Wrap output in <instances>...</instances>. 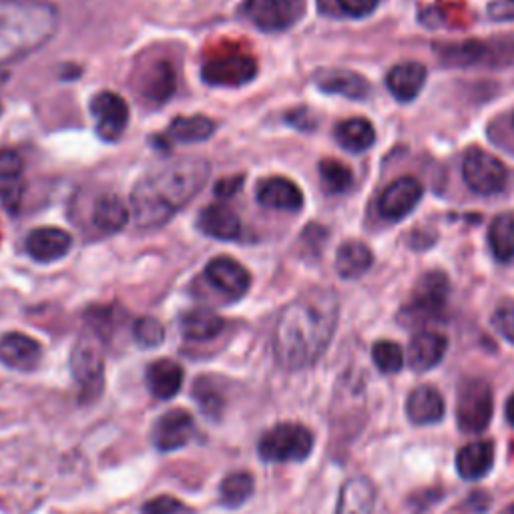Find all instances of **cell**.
I'll list each match as a JSON object with an SVG mask.
<instances>
[{
    "label": "cell",
    "mask_w": 514,
    "mask_h": 514,
    "mask_svg": "<svg viewBox=\"0 0 514 514\" xmlns=\"http://www.w3.org/2000/svg\"><path fill=\"white\" fill-rule=\"evenodd\" d=\"M340 316L338 296L312 288L290 302L274 330V352L286 370H306L328 350Z\"/></svg>",
    "instance_id": "obj_1"
},
{
    "label": "cell",
    "mask_w": 514,
    "mask_h": 514,
    "mask_svg": "<svg viewBox=\"0 0 514 514\" xmlns=\"http://www.w3.org/2000/svg\"><path fill=\"white\" fill-rule=\"evenodd\" d=\"M211 165L199 157H183L147 173L131 193V211L139 229H157L171 221L207 183Z\"/></svg>",
    "instance_id": "obj_2"
},
{
    "label": "cell",
    "mask_w": 514,
    "mask_h": 514,
    "mask_svg": "<svg viewBox=\"0 0 514 514\" xmlns=\"http://www.w3.org/2000/svg\"><path fill=\"white\" fill-rule=\"evenodd\" d=\"M59 29V11L45 0H0V67L45 47Z\"/></svg>",
    "instance_id": "obj_3"
},
{
    "label": "cell",
    "mask_w": 514,
    "mask_h": 514,
    "mask_svg": "<svg viewBox=\"0 0 514 514\" xmlns=\"http://www.w3.org/2000/svg\"><path fill=\"white\" fill-rule=\"evenodd\" d=\"M314 434L304 424L284 422L268 430L257 450L266 462H302L314 450Z\"/></svg>",
    "instance_id": "obj_4"
},
{
    "label": "cell",
    "mask_w": 514,
    "mask_h": 514,
    "mask_svg": "<svg viewBox=\"0 0 514 514\" xmlns=\"http://www.w3.org/2000/svg\"><path fill=\"white\" fill-rule=\"evenodd\" d=\"M494 414L492 388L480 378H466L456 392V424L464 434H482Z\"/></svg>",
    "instance_id": "obj_5"
},
{
    "label": "cell",
    "mask_w": 514,
    "mask_h": 514,
    "mask_svg": "<svg viewBox=\"0 0 514 514\" xmlns=\"http://www.w3.org/2000/svg\"><path fill=\"white\" fill-rule=\"evenodd\" d=\"M73 378L83 404L97 402L105 390V358L95 336L79 338L71 354Z\"/></svg>",
    "instance_id": "obj_6"
},
{
    "label": "cell",
    "mask_w": 514,
    "mask_h": 514,
    "mask_svg": "<svg viewBox=\"0 0 514 514\" xmlns=\"http://www.w3.org/2000/svg\"><path fill=\"white\" fill-rule=\"evenodd\" d=\"M308 11V0H245L241 15L264 33H282L298 25Z\"/></svg>",
    "instance_id": "obj_7"
},
{
    "label": "cell",
    "mask_w": 514,
    "mask_h": 514,
    "mask_svg": "<svg viewBox=\"0 0 514 514\" xmlns=\"http://www.w3.org/2000/svg\"><path fill=\"white\" fill-rule=\"evenodd\" d=\"M450 294L448 278L442 272H428L424 274L410 296V302L402 310L404 324H424L426 320H432L440 316L446 308Z\"/></svg>",
    "instance_id": "obj_8"
},
{
    "label": "cell",
    "mask_w": 514,
    "mask_h": 514,
    "mask_svg": "<svg viewBox=\"0 0 514 514\" xmlns=\"http://www.w3.org/2000/svg\"><path fill=\"white\" fill-rule=\"evenodd\" d=\"M462 177L478 195H496L506 187L508 171L494 155L486 151H470L462 161Z\"/></svg>",
    "instance_id": "obj_9"
},
{
    "label": "cell",
    "mask_w": 514,
    "mask_h": 514,
    "mask_svg": "<svg viewBox=\"0 0 514 514\" xmlns=\"http://www.w3.org/2000/svg\"><path fill=\"white\" fill-rule=\"evenodd\" d=\"M257 75V63L245 55H227L207 61L201 77L211 87H243Z\"/></svg>",
    "instance_id": "obj_10"
},
{
    "label": "cell",
    "mask_w": 514,
    "mask_h": 514,
    "mask_svg": "<svg viewBox=\"0 0 514 514\" xmlns=\"http://www.w3.org/2000/svg\"><path fill=\"white\" fill-rule=\"evenodd\" d=\"M197 434L195 420L187 410L165 412L151 428V442L161 452H173L189 444Z\"/></svg>",
    "instance_id": "obj_11"
},
{
    "label": "cell",
    "mask_w": 514,
    "mask_h": 514,
    "mask_svg": "<svg viewBox=\"0 0 514 514\" xmlns=\"http://www.w3.org/2000/svg\"><path fill=\"white\" fill-rule=\"evenodd\" d=\"M91 115L101 139L117 141L129 125V107L127 103L109 91H103L91 101Z\"/></svg>",
    "instance_id": "obj_12"
},
{
    "label": "cell",
    "mask_w": 514,
    "mask_h": 514,
    "mask_svg": "<svg viewBox=\"0 0 514 514\" xmlns=\"http://www.w3.org/2000/svg\"><path fill=\"white\" fill-rule=\"evenodd\" d=\"M207 282L229 300H239L251 286L249 272L231 257H215L205 268Z\"/></svg>",
    "instance_id": "obj_13"
},
{
    "label": "cell",
    "mask_w": 514,
    "mask_h": 514,
    "mask_svg": "<svg viewBox=\"0 0 514 514\" xmlns=\"http://www.w3.org/2000/svg\"><path fill=\"white\" fill-rule=\"evenodd\" d=\"M422 183L414 177H402L394 181L380 197L378 209L384 219L400 221L416 209L422 199Z\"/></svg>",
    "instance_id": "obj_14"
},
{
    "label": "cell",
    "mask_w": 514,
    "mask_h": 514,
    "mask_svg": "<svg viewBox=\"0 0 514 514\" xmlns=\"http://www.w3.org/2000/svg\"><path fill=\"white\" fill-rule=\"evenodd\" d=\"M25 247L35 262L53 264L71 251L73 237L59 227H39L29 233Z\"/></svg>",
    "instance_id": "obj_15"
},
{
    "label": "cell",
    "mask_w": 514,
    "mask_h": 514,
    "mask_svg": "<svg viewBox=\"0 0 514 514\" xmlns=\"http://www.w3.org/2000/svg\"><path fill=\"white\" fill-rule=\"evenodd\" d=\"M43 348L41 344L19 332H11L0 338V362L5 366L19 370V372H31L41 362Z\"/></svg>",
    "instance_id": "obj_16"
},
{
    "label": "cell",
    "mask_w": 514,
    "mask_h": 514,
    "mask_svg": "<svg viewBox=\"0 0 514 514\" xmlns=\"http://www.w3.org/2000/svg\"><path fill=\"white\" fill-rule=\"evenodd\" d=\"M177 89V77H175V69L167 59H157L153 61L139 83V91L143 95V99L155 107H161L163 103H167Z\"/></svg>",
    "instance_id": "obj_17"
},
{
    "label": "cell",
    "mask_w": 514,
    "mask_h": 514,
    "mask_svg": "<svg viewBox=\"0 0 514 514\" xmlns=\"http://www.w3.org/2000/svg\"><path fill=\"white\" fill-rule=\"evenodd\" d=\"M257 201L268 209L296 213L304 207V193L300 187L286 177H270L260 183L255 191Z\"/></svg>",
    "instance_id": "obj_18"
},
{
    "label": "cell",
    "mask_w": 514,
    "mask_h": 514,
    "mask_svg": "<svg viewBox=\"0 0 514 514\" xmlns=\"http://www.w3.org/2000/svg\"><path fill=\"white\" fill-rule=\"evenodd\" d=\"M446 404L434 386H418L406 400V416L416 426H430L442 422Z\"/></svg>",
    "instance_id": "obj_19"
},
{
    "label": "cell",
    "mask_w": 514,
    "mask_h": 514,
    "mask_svg": "<svg viewBox=\"0 0 514 514\" xmlns=\"http://www.w3.org/2000/svg\"><path fill=\"white\" fill-rule=\"evenodd\" d=\"M448 340L436 332H420L410 340L408 346V364L414 372L434 370L446 356Z\"/></svg>",
    "instance_id": "obj_20"
},
{
    "label": "cell",
    "mask_w": 514,
    "mask_h": 514,
    "mask_svg": "<svg viewBox=\"0 0 514 514\" xmlns=\"http://www.w3.org/2000/svg\"><path fill=\"white\" fill-rule=\"evenodd\" d=\"M23 191V159L13 151H0V201L7 211H19Z\"/></svg>",
    "instance_id": "obj_21"
},
{
    "label": "cell",
    "mask_w": 514,
    "mask_h": 514,
    "mask_svg": "<svg viewBox=\"0 0 514 514\" xmlns=\"http://www.w3.org/2000/svg\"><path fill=\"white\" fill-rule=\"evenodd\" d=\"M494 466V444L490 440H476L462 446L456 454V470L460 478L472 482L484 478Z\"/></svg>",
    "instance_id": "obj_22"
},
{
    "label": "cell",
    "mask_w": 514,
    "mask_h": 514,
    "mask_svg": "<svg viewBox=\"0 0 514 514\" xmlns=\"http://www.w3.org/2000/svg\"><path fill=\"white\" fill-rule=\"evenodd\" d=\"M197 227L207 237L219 239V241H231L241 235V221L235 215L233 209H229L223 203L207 205L197 219Z\"/></svg>",
    "instance_id": "obj_23"
},
{
    "label": "cell",
    "mask_w": 514,
    "mask_h": 514,
    "mask_svg": "<svg viewBox=\"0 0 514 514\" xmlns=\"http://www.w3.org/2000/svg\"><path fill=\"white\" fill-rule=\"evenodd\" d=\"M376 486L366 476L350 478L338 496L336 514H374Z\"/></svg>",
    "instance_id": "obj_24"
},
{
    "label": "cell",
    "mask_w": 514,
    "mask_h": 514,
    "mask_svg": "<svg viewBox=\"0 0 514 514\" xmlns=\"http://www.w3.org/2000/svg\"><path fill=\"white\" fill-rule=\"evenodd\" d=\"M424 83H426V67L414 61L396 65L386 77V85L390 93L400 103L414 101L420 95Z\"/></svg>",
    "instance_id": "obj_25"
},
{
    "label": "cell",
    "mask_w": 514,
    "mask_h": 514,
    "mask_svg": "<svg viewBox=\"0 0 514 514\" xmlns=\"http://www.w3.org/2000/svg\"><path fill=\"white\" fill-rule=\"evenodd\" d=\"M316 87L330 95H340L346 99H366L370 95V83L352 71H322L314 79Z\"/></svg>",
    "instance_id": "obj_26"
},
{
    "label": "cell",
    "mask_w": 514,
    "mask_h": 514,
    "mask_svg": "<svg viewBox=\"0 0 514 514\" xmlns=\"http://www.w3.org/2000/svg\"><path fill=\"white\" fill-rule=\"evenodd\" d=\"M149 392L159 400H171L183 384V368L173 360H155L145 372Z\"/></svg>",
    "instance_id": "obj_27"
},
{
    "label": "cell",
    "mask_w": 514,
    "mask_h": 514,
    "mask_svg": "<svg viewBox=\"0 0 514 514\" xmlns=\"http://www.w3.org/2000/svg\"><path fill=\"white\" fill-rule=\"evenodd\" d=\"M374 264V255L370 247L362 241H346L340 245L336 255V270L344 280L362 278Z\"/></svg>",
    "instance_id": "obj_28"
},
{
    "label": "cell",
    "mask_w": 514,
    "mask_h": 514,
    "mask_svg": "<svg viewBox=\"0 0 514 514\" xmlns=\"http://www.w3.org/2000/svg\"><path fill=\"white\" fill-rule=\"evenodd\" d=\"M129 207L115 193L101 195L93 205V223L103 233H117L129 223Z\"/></svg>",
    "instance_id": "obj_29"
},
{
    "label": "cell",
    "mask_w": 514,
    "mask_h": 514,
    "mask_svg": "<svg viewBox=\"0 0 514 514\" xmlns=\"http://www.w3.org/2000/svg\"><path fill=\"white\" fill-rule=\"evenodd\" d=\"M179 328L187 340L205 342V340L217 338L223 332L225 322L215 312L201 308V310H191V312L183 314Z\"/></svg>",
    "instance_id": "obj_30"
},
{
    "label": "cell",
    "mask_w": 514,
    "mask_h": 514,
    "mask_svg": "<svg viewBox=\"0 0 514 514\" xmlns=\"http://www.w3.org/2000/svg\"><path fill=\"white\" fill-rule=\"evenodd\" d=\"M336 141L342 149L358 155L374 145L376 131L366 119H348L336 127Z\"/></svg>",
    "instance_id": "obj_31"
},
{
    "label": "cell",
    "mask_w": 514,
    "mask_h": 514,
    "mask_svg": "<svg viewBox=\"0 0 514 514\" xmlns=\"http://www.w3.org/2000/svg\"><path fill=\"white\" fill-rule=\"evenodd\" d=\"M488 243L500 264L514 260V215L502 213L494 217L488 229Z\"/></svg>",
    "instance_id": "obj_32"
},
{
    "label": "cell",
    "mask_w": 514,
    "mask_h": 514,
    "mask_svg": "<svg viewBox=\"0 0 514 514\" xmlns=\"http://www.w3.org/2000/svg\"><path fill=\"white\" fill-rule=\"evenodd\" d=\"M215 131V123L209 117H177L169 127V137L177 143H201Z\"/></svg>",
    "instance_id": "obj_33"
},
{
    "label": "cell",
    "mask_w": 514,
    "mask_h": 514,
    "mask_svg": "<svg viewBox=\"0 0 514 514\" xmlns=\"http://www.w3.org/2000/svg\"><path fill=\"white\" fill-rule=\"evenodd\" d=\"M253 494V476L249 472H231L219 486V500L227 508L241 506Z\"/></svg>",
    "instance_id": "obj_34"
},
{
    "label": "cell",
    "mask_w": 514,
    "mask_h": 514,
    "mask_svg": "<svg viewBox=\"0 0 514 514\" xmlns=\"http://www.w3.org/2000/svg\"><path fill=\"white\" fill-rule=\"evenodd\" d=\"M193 398L197 400L201 412L209 420H217L223 414L225 408V396L215 380L211 378H199L193 386Z\"/></svg>",
    "instance_id": "obj_35"
},
{
    "label": "cell",
    "mask_w": 514,
    "mask_h": 514,
    "mask_svg": "<svg viewBox=\"0 0 514 514\" xmlns=\"http://www.w3.org/2000/svg\"><path fill=\"white\" fill-rule=\"evenodd\" d=\"M440 59L446 65H454V67H464V65H474L484 61L486 57V45L478 43V41H468V43H460V45H446V47H438L436 49Z\"/></svg>",
    "instance_id": "obj_36"
},
{
    "label": "cell",
    "mask_w": 514,
    "mask_h": 514,
    "mask_svg": "<svg viewBox=\"0 0 514 514\" xmlns=\"http://www.w3.org/2000/svg\"><path fill=\"white\" fill-rule=\"evenodd\" d=\"M320 177H322L324 189L332 195H340V193L348 191L354 181L352 171L344 163L334 161V159H326L320 163Z\"/></svg>",
    "instance_id": "obj_37"
},
{
    "label": "cell",
    "mask_w": 514,
    "mask_h": 514,
    "mask_svg": "<svg viewBox=\"0 0 514 514\" xmlns=\"http://www.w3.org/2000/svg\"><path fill=\"white\" fill-rule=\"evenodd\" d=\"M372 358L382 374H398L404 366V352L396 342H376L372 348Z\"/></svg>",
    "instance_id": "obj_38"
},
{
    "label": "cell",
    "mask_w": 514,
    "mask_h": 514,
    "mask_svg": "<svg viewBox=\"0 0 514 514\" xmlns=\"http://www.w3.org/2000/svg\"><path fill=\"white\" fill-rule=\"evenodd\" d=\"M133 334L137 344L143 348H157L165 340L163 324L155 318H139L133 326Z\"/></svg>",
    "instance_id": "obj_39"
},
{
    "label": "cell",
    "mask_w": 514,
    "mask_h": 514,
    "mask_svg": "<svg viewBox=\"0 0 514 514\" xmlns=\"http://www.w3.org/2000/svg\"><path fill=\"white\" fill-rule=\"evenodd\" d=\"M492 326L508 344H514V300L504 302L496 308L492 316Z\"/></svg>",
    "instance_id": "obj_40"
},
{
    "label": "cell",
    "mask_w": 514,
    "mask_h": 514,
    "mask_svg": "<svg viewBox=\"0 0 514 514\" xmlns=\"http://www.w3.org/2000/svg\"><path fill=\"white\" fill-rule=\"evenodd\" d=\"M183 508L185 506L173 496H157V498L143 504L141 514H177Z\"/></svg>",
    "instance_id": "obj_41"
},
{
    "label": "cell",
    "mask_w": 514,
    "mask_h": 514,
    "mask_svg": "<svg viewBox=\"0 0 514 514\" xmlns=\"http://www.w3.org/2000/svg\"><path fill=\"white\" fill-rule=\"evenodd\" d=\"M380 0H338V7L344 15L354 19H364L376 11Z\"/></svg>",
    "instance_id": "obj_42"
},
{
    "label": "cell",
    "mask_w": 514,
    "mask_h": 514,
    "mask_svg": "<svg viewBox=\"0 0 514 514\" xmlns=\"http://www.w3.org/2000/svg\"><path fill=\"white\" fill-rule=\"evenodd\" d=\"M488 17L498 23L514 21V0H496V3H490Z\"/></svg>",
    "instance_id": "obj_43"
},
{
    "label": "cell",
    "mask_w": 514,
    "mask_h": 514,
    "mask_svg": "<svg viewBox=\"0 0 514 514\" xmlns=\"http://www.w3.org/2000/svg\"><path fill=\"white\" fill-rule=\"evenodd\" d=\"M243 185V177L237 175V177H225L221 181H217L215 185V195L221 197V199H229L231 195H235Z\"/></svg>",
    "instance_id": "obj_44"
},
{
    "label": "cell",
    "mask_w": 514,
    "mask_h": 514,
    "mask_svg": "<svg viewBox=\"0 0 514 514\" xmlns=\"http://www.w3.org/2000/svg\"><path fill=\"white\" fill-rule=\"evenodd\" d=\"M288 123L298 127V129H302V131H312L316 127L314 117H312V113L308 109H298V111L290 113L288 115Z\"/></svg>",
    "instance_id": "obj_45"
},
{
    "label": "cell",
    "mask_w": 514,
    "mask_h": 514,
    "mask_svg": "<svg viewBox=\"0 0 514 514\" xmlns=\"http://www.w3.org/2000/svg\"><path fill=\"white\" fill-rule=\"evenodd\" d=\"M504 414H506V420L510 426H514V394L506 400V408H504Z\"/></svg>",
    "instance_id": "obj_46"
},
{
    "label": "cell",
    "mask_w": 514,
    "mask_h": 514,
    "mask_svg": "<svg viewBox=\"0 0 514 514\" xmlns=\"http://www.w3.org/2000/svg\"><path fill=\"white\" fill-rule=\"evenodd\" d=\"M5 75H3V71H0V87H3V83H5ZM0 113H3V101H0Z\"/></svg>",
    "instance_id": "obj_47"
},
{
    "label": "cell",
    "mask_w": 514,
    "mask_h": 514,
    "mask_svg": "<svg viewBox=\"0 0 514 514\" xmlns=\"http://www.w3.org/2000/svg\"><path fill=\"white\" fill-rule=\"evenodd\" d=\"M502 514H514V504H510Z\"/></svg>",
    "instance_id": "obj_48"
},
{
    "label": "cell",
    "mask_w": 514,
    "mask_h": 514,
    "mask_svg": "<svg viewBox=\"0 0 514 514\" xmlns=\"http://www.w3.org/2000/svg\"><path fill=\"white\" fill-rule=\"evenodd\" d=\"M512 125H514V119H512Z\"/></svg>",
    "instance_id": "obj_49"
}]
</instances>
